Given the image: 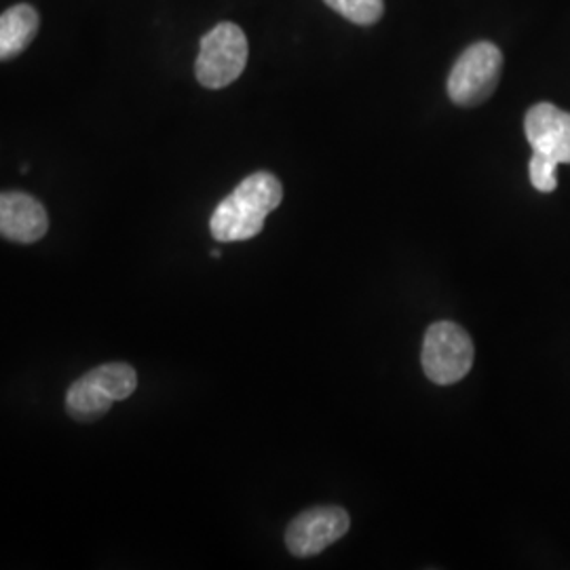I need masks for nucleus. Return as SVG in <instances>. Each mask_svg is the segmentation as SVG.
<instances>
[{
  "instance_id": "obj_1",
  "label": "nucleus",
  "mask_w": 570,
  "mask_h": 570,
  "mask_svg": "<svg viewBox=\"0 0 570 570\" xmlns=\"http://www.w3.org/2000/svg\"><path fill=\"white\" fill-rule=\"evenodd\" d=\"M284 199V186L268 174L256 171L247 176L226 199H223L212 214L209 230L216 242L233 244V242H247L256 237L266 216L273 214Z\"/></svg>"
},
{
  "instance_id": "obj_2",
  "label": "nucleus",
  "mask_w": 570,
  "mask_h": 570,
  "mask_svg": "<svg viewBox=\"0 0 570 570\" xmlns=\"http://www.w3.org/2000/svg\"><path fill=\"white\" fill-rule=\"evenodd\" d=\"M136 387L138 374L129 364H104L70 385L66 393V410L72 419L91 423L102 419L115 402L127 400Z\"/></svg>"
},
{
  "instance_id": "obj_3",
  "label": "nucleus",
  "mask_w": 570,
  "mask_h": 570,
  "mask_svg": "<svg viewBox=\"0 0 570 570\" xmlns=\"http://www.w3.org/2000/svg\"><path fill=\"white\" fill-rule=\"evenodd\" d=\"M247 56L249 45L244 30L233 21L218 23L202 39L195 61L197 81L207 89H225L244 75Z\"/></svg>"
},
{
  "instance_id": "obj_4",
  "label": "nucleus",
  "mask_w": 570,
  "mask_h": 570,
  "mask_svg": "<svg viewBox=\"0 0 570 570\" xmlns=\"http://www.w3.org/2000/svg\"><path fill=\"white\" fill-rule=\"evenodd\" d=\"M503 70V53L489 41L468 47L454 61L449 77V96L456 106H480L497 91Z\"/></svg>"
},
{
  "instance_id": "obj_5",
  "label": "nucleus",
  "mask_w": 570,
  "mask_h": 570,
  "mask_svg": "<svg viewBox=\"0 0 570 570\" xmlns=\"http://www.w3.org/2000/svg\"><path fill=\"white\" fill-rule=\"evenodd\" d=\"M423 370L435 385H452L468 376L473 366V341L468 332L452 322H435L423 341Z\"/></svg>"
},
{
  "instance_id": "obj_6",
  "label": "nucleus",
  "mask_w": 570,
  "mask_h": 570,
  "mask_svg": "<svg viewBox=\"0 0 570 570\" xmlns=\"http://www.w3.org/2000/svg\"><path fill=\"white\" fill-rule=\"evenodd\" d=\"M348 527L351 520L343 508H313L287 527L285 546L296 558H311L345 537Z\"/></svg>"
},
{
  "instance_id": "obj_7",
  "label": "nucleus",
  "mask_w": 570,
  "mask_h": 570,
  "mask_svg": "<svg viewBox=\"0 0 570 570\" xmlns=\"http://www.w3.org/2000/svg\"><path fill=\"white\" fill-rule=\"evenodd\" d=\"M524 134L534 153L570 164V112L550 102L534 104L527 112Z\"/></svg>"
},
{
  "instance_id": "obj_8",
  "label": "nucleus",
  "mask_w": 570,
  "mask_h": 570,
  "mask_svg": "<svg viewBox=\"0 0 570 570\" xmlns=\"http://www.w3.org/2000/svg\"><path fill=\"white\" fill-rule=\"evenodd\" d=\"M49 216L35 197L26 193H0V237L13 244H35L45 237Z\"/></svg>"
},
{
  "instance_id": "obj_9",
  "label": "nucleus",
  "mask_w": 570,
  "mask_h": 570,
  "mask_svg": "<svg viewBox=\"0 0 570 570\" xmlns=\"http://www.w3.org/2000/svg\"><path fill=\"white\" fill-rule=\"evenodd\" d=\"M39 13L30 4H16L0 16V61L13 60L35 41Z\"/></svg>"
},
{
  "instance_id": "obj_10",
  "label": "nucleus",
  "mask_w": 570,
  "mask_h": 570,
  "mask_svg": "<svg viewBox=\"0 0 570 570\" xmlns=\"http://www.w3.org/2000/svg\"><path fill=\"white\" fill-rule=\"evenodd\" d=\"M330 9H334L345 20L357 26H372L383 18L385 2L383 0H324Z\"/></svg>"
},
{
  "instance_id": "obj_11",
  "label": "nucleus",
  "mask_w": 570,
  "mask_h": 570,
  "mask_svg": "<svg viewBox=\"0 0 570 570\" xmlns=\"http://www.w3.org/2000/svg\"><path fill=\"white\" fill-rule=\"evenodd\" d=\"M558 165L551 157H546L541 153H532L530 159V183L539 190V193H553L558 186L556 178V169Z\"/></svg>"
}]
</instances>
